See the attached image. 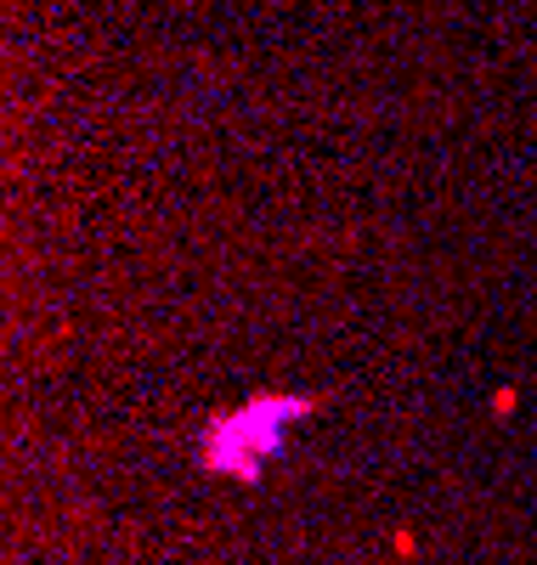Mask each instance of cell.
I'll use <instances>...</instances> for the list:
<instances>
[{
  "label": "cell",
  "mask_w": 537,
  "mask_h": 565,
  "mask_svg": "<svg viewBox=\"0 0 537 565\" xmlns=\"http://www.w3.org/2000/svg\"><path fill=\"white\" fill-rule=\"evenodd\" d=\"M312 413L306 396H250L204 430V469L232 481H261V469L283 452L288 430Z\"/></svg>",
  "instance_id": "1"
}]
</instances>
